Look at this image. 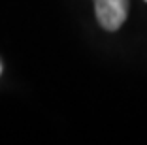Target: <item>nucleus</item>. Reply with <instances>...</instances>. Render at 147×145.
I'll return each instance as SVG.
<instances>
[{
  "label": "nucleus",
  "instance_id": "nucleus-3",
  "mask_svg": "<svg viewBox=\"0 0 147 145\" xmlns=\"http://www.w3.org/2000/svg\"><path fill=\"white\" fill-rule=\"evenodd\" d=\"M145 2H147V0H145Z\"/></svg>",
  "mask_w": 147,
  "mask_h": 145
},
{
  "label": "nucleus",
  "instance_id": "nucleus-2",
  "mask_svg": "<svg viewBox=\"0 0 147 145\" xmlns=\"http://www.w3.org/2000/svg\"><path fill=\"white\" fill-rule=\"evenodd\" d=\"M0 72H2V66H0Z\"/></svg>",
  "mask_w": 147,
  "mask_h": 145
},
{
  "label": "nucleus",
  "instance_id": "nucleus-1",
  "mask_svg": "<svg viewBox=\"0 0 147 145\" xmlns=\"http://www.w3.org/2000/svg\"><path fill=\"white\" fill-rule=\"evenodd\" d=\"M94 11L100 26L117 30L128 15V0H94Z\"/></svg>",
  "mask_w": 147,
  "mask_h": 145
}]
</instances>
